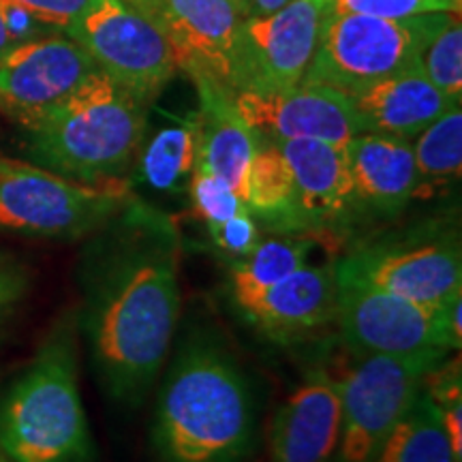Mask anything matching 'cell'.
<instances>
[{"label": "cell", "instance_id": "7c38bea8", "mask_svg": "<svg viewBox=\"0 0 462 462\" xmlns=\"http://www.w3.org/2000/svg\"><path fill=\"white\" fill-rule=\"evenodd\" d=\"M95 60L71 37L17 43L0 56V112L28 131L62 106L95 71Z\"/></svg>", "mask_w": 462, "mask_h": 462}, {"label": "cell", "instance_id": "2e32d148", "mask_svg": "<svg viewBox=\"0 0 462 462\" xmlns=\"http://www.w3.org/2000/svg\"><path fill=\"white\" fill-rule=\"evenodd\" d=\"M340 441V385L326 368L306 374L273 421L274 462H332Z\"/></svg>", "mask_w": 462, "mask_h": 462}, {"label": "cell", "instance_id": "e0dca14e", "mask_svg": "<svg viewBox=\"0 0 462 462\" xmlns=\"http://www.w3.org/2000/svg\"><path fill=\"white\" fill-rule=\"evenodd\" d=\"M291 167L306 231L346 229L357 215L345 146L321 140L279 142Z\"/></svg>", "mask_w": 462, "mask_h": 462}, {"label": "cell", "instance_id": "e575fe53", "mask_svg": "<svg viewBox=\"0 0 462 462\" xmlns=\"http://www.w3.org/2000/svg\"><path fill=\"white\" fill-rule=\"evenodd\" d=\"M125 3L135 11H140V14L143 17H148L150 22H154V15H157L159 9V0H125Z\"/></svg>", "mask_w": 462, "mask_h": 462}, {"label": "cell", "instance_id": "5bb4252c", "mask_svg": "<svg viewBox=\"0 0 462 462\" xmlns=\"http://www.w3.org/2000/svg\"><path fill=\"white\" fill-rule=\"evenodd\" d=\"M337 291L334 263H306L263 291L231 302L263 337L276 343H296L334 321Z\"/></svg>", "mask_w": 462, "mask_h": 462}, {"label": "cell", "instance_id": "9a60e30c", "mask_svg": "<svg viewBox=\"0 0 462 462\" xmlns=\"http://www.w3.org/2000/svg\"><path fill=\"white\" fill-rule=\"evenodd\" d=\"M242 17L234 0H159L154 24L170 42L178 69L227 88L229 51ZM229 90V88H227Z\"/></svg>", "mask_w": 462, "mask_h": 462}, {"label": "cell", "instance_id": "9c48e42d", "mask_svg": "<svg viewBox=\"0 0 462 462\" xmlns=\"http://www.w3.org/2000/svg\"><path fill=\"white\" fill-rule=\"evenodd\" d=\"M67 32L88 51L97 69L143 106L178 71L176 56L161 28L125 0H92Z\"/></svg>", "mask_w": 462, "mask_h": 462}, {"label": "cell", "instance_id": "cb8c5ba5", "mask_svg": "<svg viewBox=\"0 0 462 462\" xmlns=\"http://www.w3.org/2000/svg\"><path fill=\"white\" fill-rule=\"evenodd\" d=\"M310 251H313V240L300 236L262 240L248 255L231 259V300L253 296L293 274L309 263Z\"/></svg>", "mask_w": 462, "mask_h": 462}, {"label": "cell", "instance_id": "4fadbf2b", "mask_svg": "<svg viewBox=\"0 0 462 462\" xmlns=\"http://www.w3.org/2000/svg\"><path fill=\"white\" fill-rule=\"evenodd\" d=\"M234 103L259 142L321 140L345 146L351 137L364 133L349 97L326 86L234 92Z\"/></svg>", "mask_w": 462, "mask_h": 462}, {"label": "cell", "instance_id": "d590c367", "mask_svg": "<svg viewBox=\"0 0 462 462\" xmlns=\"http://www.w3.org/2000/svg\"><path fill=\"white\" fill-rule=\"evenodd\" d=\"M0 462H11L9 458H7V456H5L3 452H0Z\"/></svg>", "mask_w": 462, "mask_h": 462}, {"label": "cell", "instance_id": "4dcf8cb0", "mask_svg": "<svg viewBox=\"0 0 462 462\" xmlns=\"http://www.w3.org/2000/svg\"><path fill=\"white\" fill-rule=\"evenodd\" d=\"M28 287L26 270L11 257L0 255V321L24 298Z\"/></svg>", "mask_w": 462, "mask_h": 462}, {"label": "cell", "instance_id": "6da1fadb", "mask_svg": "<svg viewBox=\"0 0 462 462\" xmlns=\"http://www.w3.org/2000/svg\"><path fill=\"white\" fill-rule=\"evenodd\" d=\"M101 231L84 263L79 326L106 394L140 407L180 319V238L170 218L137 199Z\"/></svg>", "mask_w": 462, "mask_h": 462}, {"label": "cell", "instance_id": "603a6c76", "mask_svg": "<svg viewBox=\"0 0 462 462\" xmlns=\"http://www.w3.org/2000/svg\"><path fill=\"white\" fill-rule=\"evenodd\" d=\"M373 462H456L441 413L429 392H420L409 413L381 443Z\"/></svg>", "mask_w": 462, "mask_h": 462}, {"label": "cell", "instance_id": "30bf717a", "mask_svg": "<svg viewBox=\"0 0 462 462\" xmlns=\"http://www.w3.org/2000/svg\"><path fill=\"white\" fill-rule=\"evenodd\" d=\"M338 279L366 282L424 306L462 291L460 242L452 234L357 246L334 263Z\"/></svg>", "mask_w": 462, "mask_h": 462}, {"label": "cell", "instance_id": "4316f807", "mask_svg": "<svg viewBox=\"0 0 462 462\" xmlns=\"http://www.w3.org/2000/svg\"><path fill=\"white\" fill-rule=\"evenodd\" d=\"M92 0H0V9L7 15L11 28L22 43L32 39L39 26H69L90 7Z\"/></svg>", "mask_w": 462, "mask_h": 462}, {"label": "cell", "instance_id": "ffe728a7", "mask_svg": "<svg viewBox=\"0 0 462 462\" xmlns=\"http://www.w3.org/2000/svg\"><path fill=\"white\" fill-rule=\"evenodd\" d=\"M193 82L199 95L198 165L223 178L240 198L259 146L257 135L236 109L234 92L206 75H195Z\"/></svg>", "mask_w": 462, "mask_h": 462}, {"label": "cell", "instance_id": "52a82bcc", "mask_svg": "<svg viewBox=\"0 0 462 462\" xmlns=\"http://www.w3.org/2000/svg\"><path fill=\"white\" fill-rule=\"evenodd\" d=\"M449 354L357 356L340 385L338 462H373L381 443L424 390L430 371Z\"/></svg>", "mask_w": 462, "mask_h": 462}, {"label": "cell", "instance_id": "83f0119b", "mask_svg": "<svg viewBox=\"0 0 462 462\" xmlns=\"http://www.w3.org/2000/svg\"><path fill=\"white\" fill-rule=\"evenodd\" d=\"M189 195L193 212L204 221L206 229L229 221V218L238 217L242 212H248L238 193L223 178H218L217 173L208 171L201 165L195 167L193 173H190Z\"/></svg>", "mask_w": 462, "mask_h": 462}, {"label": "cell", "instance_id": "5b68a950", "mask_svg": "<svg viewBox=\"0 0 462 462\" xmlns=\"http://www.w3.org/2000/svg\"><path fill=\"white\" fill-rule=\"evenodd\" d=\"M135 198L131 184H86L24 161L0 159V231L26 238L79 240L106 229Z\"/></svg>", "mask_w": 462, "mask_h": 462}, {"label": "cell", "instance_id": "277c9868", "mask_svg": "<svg viewBox=\"0 0 462 462\" xmlns=\"http://www.w3.org/2000/svg\"><path fill=\"white\" fill-rule=\"evenodd\" d=\"M26 133L31 163L86 184L120 180L142 150L146 106L95 69Z\"/></svg>", "mask_w": 462, "mask_h": 462}, {"label": "cell", "instance_id": "f1b7e54d", "mask_svg": "<svg viewBox=\"0 0 462 462\" xmlns=\"http://www.w3.org/2000/svg\"><path fill=\"white\" fill-rule=\"evenodd\" d=\"M330 14H360L388 20L424 14H460L462 0H328Z\"/></svg>", "mask_w": 462, "mask_h": 462}, {"label": "cell", "instance_id": "d6a6232c", "mask_svg": "<svg viewBox=\"0 0 462 462\" xmlns=\"http://www.w3.org/2000/svg\"><path fill=\"white\" fill-rule=\"evenodd\" d=\"M289 3H291V0H234L236 9H238L242 20H246V17L274 14V11H279Z\"/></svg>", "mask_w": 462, "mask_h": 462}, {"label": "cell", "instance_id": "ac0fdd59", "mask_svg": "<svg viewBox=\"0 0 462 462\" xmlns=\"http://www.w3.org/2000/svg\"><path fill=\"white\" fill-rule=\"evenodd\" d=\"M357 215L392 218L418 193V170L409 140L357 133L345 143Z\"/></svg>", "mask_w": 462, "mask_h": 462}, {"label": "cell", "instance_id": "484cf974", "mask_svg": "<svg viewBox=\"0 0 462 462\" xmlns=\"http://www.w3.org/2000/svg\"><path fill=\"white\" fill-rule=\"evenodd\" d=\"M420 69L448 99H462V26L460 14L449 17L446 26L426 45L420 58Z\"/></svg>", "mask_w": 462, "mask_h": 462}, {"label": "cell", "instance_id": "f546056e", "mask_svg": "<svg viewBox=\"0 0 462 462\" xmlns=\"http://www.w3.org/2000/svg\"><path fill=\"white\" fill-rule=\"evenodd\" d=\"M208 234H210L212 245L231 259L248 255L262 242V229L251 212H242L229 221L208 227Z\"/></svg>", "mask_w": 462, "mask_h": 462}, {"label": "cell", "instance_id": "1f68e13d", "mask_svg": "<svg viewBox=\"0 0 462 462\" xmlns=\"http://www.w3.org/2000/svg\"><path fill=\"white\" fill-rule=\"evenodd\" d=\"M439 330H441L443 338L449 351L458 354L462 346V291L454 293L446 302L435 306Z\"/></svg>", "mask_w": 462, "mask_h": 462}, {"label": "cell", "instance_id": "ba28073f", "mask_svg": "<svg viewBox=\"0 0 462 462\" xmlns=\"http://www.w3.org/2000/svg\"><path fill=\"white\" fill-rule=\"evenodd\" d=\"M328 14V0H291L274 14L242 20L229 51L227 88L276 92L302 84Z\"/></svg>", "mask_w": 462, "mask_h": 462}, {"label": "cell", "instance_id": "3957f363", "mask_svg": "<svg viewBox=\"0 0 462 462\" xmlns=\"http://www.w3.org/2000/svg\"><path fill=\"white\" fill-rule=\"evenodd\" d=\"M75 334L71 319L58 323L0 398V452L11 462H95Z\"/></svg>", "mask_w": 462, "mask_h": 462}, {"label": "cell", "instance_id": "44dd1931", "mask_svg": "<svg viewBox=\"0 0 462 462\" xmlns=\"http://www.w3.org/2000/svg\"><path fill=\"white\" fill-rule=\"evenodd\" d=\"M240 199L257 223L263 221L270 229L285 231L287 236H300L306 231L291 167L276 143L259 142Z\"/></svg>", "mask_w": 462, "mask_h": 462}, {"label": "cell", "instance_id": "7a4b0ae2", "mask_svg": "<svg viewBox=\"0 0 462 462\" xmlns=\"http://www.w3.org/2000/svg\"><path fill=\"white\" fill-rule=\"evenodd\" d=\"M257 415L238 362L206 334L184 340L154 409L152 443L163 462H242L255 446Z\"/></svg>", "mask_w": 462, "mask_h": 462}, {"label": "cell", "instance_id": "8992f818", "mask_svg": "<svg viewBox=\"0 0 462 462\" xmlns=\"http://www.w3.org/2000/svg\"><path fill=\"white\" fill-rule=\"evenodd\" d=\"M454 14L388 20L360 14H328L319 45L302 84L356 95L392 75L420 67L421 51Z\"/></svg>", "mask_w": 462, "mask_h": 462}, {"label": "cell", "instance_id": "7402d4cb", "mask_svg": "<svg viewBox=\"0 0 462 462\" xmlns=\"http://www.w3.org/2000/svg\"><path fill=\"white\" fill-rule=\"evenodd\" d=\"M199 159V120L198 114L182 123L161 129L140 157V176L150 189L161 193H178L189 187L190 173Z\"/></svg>", "mask_w": 462, "mask_h": 462}, {"label": "cell", "instance_id": "836d02e7", "mask_svg": "<svg viewBox=\"0 0 462 462\" xmlns=\"http://www.w3.org/2000/svg\"><path fill=\"white\" fill-rule=\"evenodd\" d=\"M17 43H22L20 39H17V34L14 28H11L7 15L3 14V9H0V56H5L11 48H15Z\"/></svg>", "mask_w": 462, "mask_h": 462}, {"label": "cell", "instance_id": "8fae6325", "mask_svg": "<svg viewBox=\"0 0 462 462\" xmlns=\"http://www.w3.org/2000/svg\"><path fill=\"white\" fill-rule=\"evenodd\" d=\"M337 321L356 356L452 354L439 330L435 306L394 296L366 282L338 279Z\"/></svg>", "mask_w": 462, "mask_h": 462}, {"label": "cell", "instance_id": "d6986e66", "mask_svg": "<svg viewBox=\"0 0 462 462\" xmlns=\"http://www.w3.org/2000/svg\"><path fill=\"white\" fill-rule=\"evenodd\" d=\"M364 133H381L411 142L449 107L448 99L421 69H411L349 95Z\"/></svg>", "mask_w": 462, "mask_h": 462}, {"label": "cell", "instance_id": "d4e9b609", "mask_svg": "<svg viewBox=\"0 0 462 462\" xmlns=\"http://www.w3.org/2000/svg\"><path fill=\"white\" fill-rule=\"evenodd\" d=\"M420 193L458 180L462 171V107L454 106L441 114L411 140Z\"/></svg>", "mask_w": 462, "mask_h": 462}]
</instances>
